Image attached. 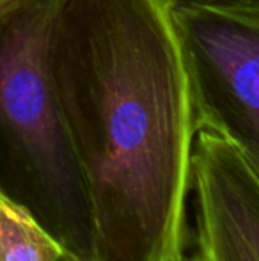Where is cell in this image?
Here are the masks:
<instances>
[{"label": "cell", "mask_w": 259, "mask_h": 261, "mask_svg": "<svg viewBox=\"0 0 259 261\" xmlns=\"http://www.w3.org/2000/svg\"><path fill=\"white\" fill-rule=\"evenodd\" d=\"M50 64L93 206L96 261L183 254L197 124L172 9L59 0Z\"/></svg>", "instance_id": "cell-1"}, {"label": "cell", "mask_w": 259, "mask_h": 261, "mask_svg": "<svg viewBox=\"0 0 259 261\" xmlns=\"http://www.w3.org/2000/svg\"><path fill=\"white\" fill-rule=\"evenodd\" d=\"M57 4L0 0V192L69 258L96 261L93 206L50 64Z\"/></svg>", "instance_id": "cell-2"}, {"label": "cell", "mask_w": 259, "mask_h": 261, "mask_svg": "<svg viewBox=\"0 0 259 261\" xmlns=\"http://www.w3.org/2000/svg\"><path fill=\"white\" fill-rule=\"evenodd\" d=\"M197 128L229 141L259 178V14L176 9Z\"/></svg>", "instance_id": "cell-3"}, {"label": "cell", "mask_w": 259, "mask_h": 261, "mask_svg": "<svg viewBox=\"0 0 259 261\" xmlns=\"http://www.w3.org/2000/svg\"><path fill=\"white\" fill-rule=\"evenodd\" d=\"M192 261H259V178L217 132L197 128L192 149Z\"/></svg>", "instance_id": "cell-4"}, {"label": "cell", "mask_w": 259, "mask_h": 261, "mask_svg": "<svg viewBox=\"0 0 259 261\" xmlns=\"http://www.w3.org/2000/svg\"><path fill=\"white\" fill-rule=\"evenodd\" d=\"M61 244L23 206L0 192V261H59Z\"/></svg>", "instance_id": "cell-5"}, {"label": "cell", "mask_w": 259, "mask_h": 261, "mask_svg": "<svg viewBox=\"0 0 259 261\" xmlns=\"http://www.w3.org/2000/svg\"><path fill=\"white\" fill-rule=\"evenodd\" d=\"M172 11L176 9H208L224 13L259 14V0H163Z\"/></svg>", "instance_id": "cell-6"}, {"label": "cell", "mask_w": 259, "mask_h": 261, "mask_svg": "<svg viewBox=\"0 0 259 261\" xmlns=\"http://www.w3.org/2000/svg\"><path fill=\"white\" fill-rule=\"evenodd\" d=\"M59 261H75V259L69 258V256H64V258H61ZM169 261H192V259L187 258L185 254H180V256H176V258H172V259H169Z\"/></svg>", "instance_id": "cell-7"}]
</instances>
